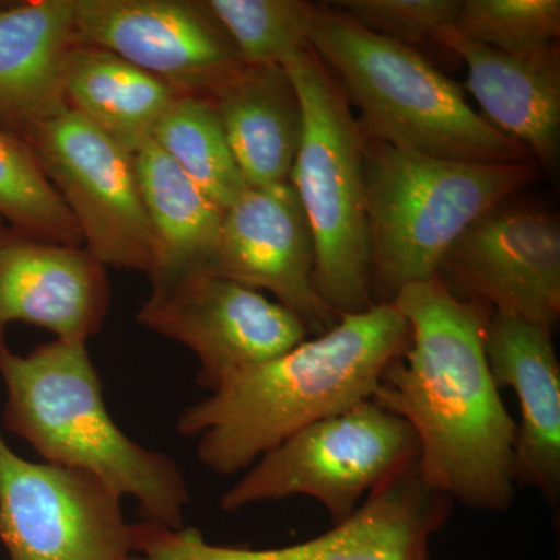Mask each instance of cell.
<instances>
[{"label": "cell", "instance_id": "cell-1", "mask_svg": "<svg viewBox=\"0 0 560 560\" xmlns=\"http://www.w3.org/2000/svg\"><path fill=\"white\" fill-rule=\"evenodd\" d=\"M390 304L410 323L411 341L372 400L411 427L416 469L430 489L474 510L506 511L517 423L486 359L492 312L460 300L440 278L405 287Z\"/></svg>", "mask_w": 560, "mask_h": 560}, {"label": "cell", "instance_id": "cell-2", "mask_svg": "<svg viewBox=\"0 0 560 560\" xmlns=\"http://www.w3.org/2000/svg\"><path fill=\"white\" fill-rule=\"evenodd\" d=\"M410 341L394 304L341 316L315 340L228 375L180 412L176 429L198 438V459L210 470L237 474L305 427L371 400Z\"/></svg>", "mask_w": 560, "mask_h": 560}, {"label": "cell", "instance_id": "cell-3", "mask_svg": "<svg viewBox=\"0 0 560 560\" xmlns=\"http://www.w3.org/2000/svg\"><path fill=\"white\" fill-rule=\"evenodd\" d=\"M3 423L46 463L90 471L138 503L143 522L184 528L190 495L175 460L130 440L106 408L84 342L54 340L27 355L0 345Z\"/></svg>", "mask_w": 560, "mask_h": 560}, {"label": "cell", "instance_id": "cell-4", "mask_svg": "<svg viewBox=\"0 0 560 560\" xmlns=\"http://www.w3.org/2000/svg\"><path fill=\"white\" fill-rule=\"evenodd\" d=\"M311 47L359 109L366 138L440 160L536 162L482 119L463 88L418 50L366 31L331 3L316 10Z\"/></svg>", "mask_w": 560, "mask_h": 560}, {"label": "cell", "instance_id": "cell-5", "mask_svg": "<svg viewBox=\"0 0 560 560\" xmlns=\"http://www.w3.org/2000/svg\"><path fill=\"white\" fill-rule=\"evenodd\" d=\"M372 298L390 304L401 289L438 278L460 235L536 176V162L440 160L364 136Z\"/></svg>", "mask_w": 560, "mask_h": 560}, {"label": "cell", "instance_id": "cell-6", "mask_svg": "<svg viewBox=\"0 0 560 560\" xmlns=\"http://www.w3.org/2000/svg\"><path fill=\"white\" fill-rule=\"evenodd\" d=\"M304 113L291 171L315 248L313 285L338 318L374 307L364 135L340 84L312 47L283 66Z\"/></svg>", "mask_w": 560, "mask_h": 560}, {"label": "cell", "instance_id": "cell-7", "mask_svg": "<svg viewBox=\"0 0 560 560\" xmlns=\"http://www.w3.org/2000/svg\"><path fill=\"white\" fill-rule=\"evenodd\" d=\"M418 441L407 420L364 400L320 419L265 453L223 497L221 510L311 497L345 522L364 495L418 464Z\"/></svg>", "mask_w": 560, "mask_h": 560}, {"label": "cell", "instance_id": "cell-8", "mask_svg": "<svg viewBox=\"0 0 560 560\" xmlns=\"http://www.w3.org/2000/svg\"><path fill=\"white\" fill-rule=\"evenodd\" d=\"M21 138L79 224L83 248L103 267L150 276L153 235L135 154L70 108Z\"/></svg>", "mask_w": 560, "mask_h": 560}, {"label": "cell", "instance_id": "cell-9", "mask_svg": "<svg viewBox=\"0 0 560 560\" xmlns=\"http://www.w3.org/2000/svg\"><path fill=\"white\" fill-rule=\"evenodd\" d=\"M120 501L90 471L22 458L0 433V541L10 560H147Z\"/></svg>", "mask_w": 560, "mask_h": 560}, {"label": "cell", "instance_id": "cell-10", "mask_svg": "<svg viewBox=\"0 0 560 560\" xmlns=\"http://www.w3.org/2000/svg\"><path fill=\"white\" fill-rule=\"evenodd\" d=\"M416 466L377 486L345 522L301 544L226 547L208 544L195 528L142 521L138 550L147 560H434L431 539L447 525L453 501L420 480Z\"/></svg>", "mask_w": 560, "mask_h": 560}, {"label": "cell", "instance_id": "cell-11", "mask_svg": "<svg viewBox=\"0 0 560 560\" xmlns=\"http://www.w3.org/2000/svg\"><path fill=\"white\" fill-rule=\"evenodd\" d=\"M151 287L136 319L187 346L200 360L197 382L206 389L307 340L304 323L289 308L232 280L190 271Z\"/></svg>", "mask_w": 560, "mask_h": 560}, {"label": "cell", "instance_id": "cell-12", "mask_svg": "<svg viewBox=\"0 0 560 560\" xmlns=\"http://www.w3.org/2000/svg\"><path fill=\"white\" fill-rule=\"evenodd\" d=\"M438 278L464 301L555 329L560 315V228L547 210L493 209L464 232Z\"/></svg>", "mask_w": 560, "mask_h": 560}, {"label": "cell", "instance_id": "cell-13", "mask_svg": "<svg viewBox=\"0 0 560 560\" xmlns=\"http://www.w3.org/2000/svg\"><path fill=\"white\" fill-rule=\"evenodd\" d=\"M315 248L293 184L248 187L224 210L219 234L201 271L270 291L304 323L308 334L334 329L338 318L313 285Z\"/></svg>", "mask_w": 560, "mask_h": 560}, {"label": "cell", "instance_id": "cell-14", "mask_svg": "<svg viewBox=\"0 0 560 560\" xmlns=\"http://www.w3.org/2000/svg\"><path fill=\"white\" fill-rule=\"evenodd\" d=\"M80 44L113 51L178 91L201 95L245 65L219 22L189 0H72Z\"/></svg>", "mask_w": 560, "mask_h": 560}, {"label": "cell", "instance_id": "cell-15", "mask_svg": "<svg viewBox=\"0 0 560 560\" xmlns=\"http://www.w3.org/2000/svg\"><path fill=\"white\" fill-rule=\"evenodd\" d=\"M106 267L83 246L38 241L0 226V345L11 323H25L84 342L97 335L109 311Z\"/></svg>", "mask_w": 560, "mask_h": 560}, {"label": "cell", "instance_id": "cell-16", "mask_svg": "<svg viewBox=\"0 0 560 560\" xmlns=\"http://www.w3.org/2000/svg\"><path fill=\"white\" fill-rule=\"evenodd\" d=\"M485 349L493 382L499 388L514 389L521 404L515 486L539 490L556 506L560 497V364L552 330L492 313Z\"/></svg>", "mask_w": 560, "mask_h": 560}, {"label": "cell", "instance_id": "cell-17", "mask_svg": "<svg viewBox=\"0 0 560 560\" xmlns=\"http://www.w3.org/2000/svg\"><path fill=\"white\" fill-rule=\"evenodd\" d=\"M434 43L458 55L469 70L467 90L481 117L501 135L521 143L536 164L552 167L559 158V46L539 54H503L445 28Z\"/></svg>", "mask_w": 560, "mask_h": 560}, {"label": "cell", "instance_id": "cell-18", "mask_svg": "<svg viewBox=\"0 0 560 560\" xmlns=\"http://www.w3.org/2000/svg\"><path fill=\"white\" fill-rule=\"evenodd\" d=\"M79 44L72 0L0 3V127L22 136L69 108L62 77Z\"/></svg>", "mask_w": 560, "mask_h": 560}, {"label": "cell", "instance_id": "cell-19", "mask_svg": "<svg viewBox=\"0 0 560 560\" xmlns=\"http://www.w3.org/2000/svg\"><path fill=\"white\" fill-rule=\"evenodd\" d=\"M219 113L248 187L289 183L304 135V113L283 66L243 65L208 97Z\"/></svg>", "mask_w": 560, "mask_h": 560}, {"label": "cell", "instance_id": "cell-20", "mask_svg": "<svg viewBox=\"0 0 560 560\" xmlns=\"http://www.w3.org/2000/svg\"><path fill=\"white\" fill-rule=\"evenodd\" d=\"M62 90L70 109L132 154L153 140L161 117L180 95L119 55L88 44L70 50Z\"/></svg>", "mask_w": 560, "mask_h": 560}, {"label": "cell", "instance_id": "cell-21", "mask_svg": "<svg viewBox=\"0 0 560 560\" xmlns=\"http://www.w3.org/2000/svg\"><path fill=\"white\" fill-rule=\"evenodd\" d=\"M140 195L154 245L151 285L201 271L219 234L224 209L150 140L135 153Z\"/></svg>", "mask_w": 560, "mask_h": 560}, {"label": "cell", "instance_id": "cell-22", "mask_svg": "<svg viewBox=\"0 0 560 560\" xmlns=\"http://www.w3.org/2000/svg\"><path fill=\"white\" fill-rule=\"evenodd\" d=\"M153 140L221 209L248 189L209 98L178 95L156 125Z\"/></svg>", "mask_w": 560, "mask_h": 560}, {"label": "cell", "instance_id": "cell-23", "mask_svg": "<svg viewBox=\"0 0 560 560\" xmlns=\"http://www.w3.org/2000/svg\"><path fill=\"white\" fill-rule=\"evenodd\" d=\"M0 219L38 241L84 245L83 235L60 194L44 175L21 136L0 127Z\"/></svg>", "mask_w": 560, "mask_h": 560}, {"label": "cell", "instance_id": "cell-24", "mask_svg": "<svg viewBox=\"0 0 560 560\" xmlns=\"http://www.w3.org/2000/svg\"><path fill=\"white\" fill-rule=\"evenodd\" d=\"M201 5L250 66H285L308 49L318 10L304 0H202Z\"/></svg>", "mask_w": 560, "mask_h": 560}, {"label": "cell", "instance_id": "cell-25", "mask_svg": "<svg viewBox=\"0 0 560 560\" xmlns=\"http://www.w3.org/2000/svg\"><path fill=\"white\" fill-rule=\"evenodd\" d=\"M456 31L475 43L525 55L559 46V0H466L460 2Z\"/></svg>", "mask_w": 560, "mask_h": 560}, {"label": "cell", "instance_id": "cell-26", "mask_svg": "<svg viewBox=\"0 0 560 560\" xmlns=\"http://www.w3.org/2000/svg\"><path fill=\"white\" fill-rule=\"evenodd\" d=\"M361 27L404 46L436 40L445 28L455 27L459 0H342L330 2Z\"/></svg>", "mask_w": 560, "mask_h": 560}, {"label": "cell", "instance_id": "cell-27", "mask_svg": "<svg viewBox=\"0 0 560 560\" xmlns=\"http://www.w3.org/2000/svg\"><path fill=\"white\" fill-rule=\"evenodd\" d=\"M2 224H5V221H3L2 219H0V226H2Z\"/></svg>", "mask_w": 560, "mask_h": 560}]
</instances>
